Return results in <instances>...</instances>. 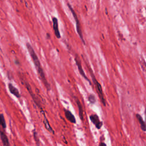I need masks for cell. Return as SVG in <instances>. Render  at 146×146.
Returning a JSON list of instances; mask_svg holds the SVG:
<instances>
[{"instance_id":"cell-19","label":"cell","mask_w":146,"mask_h":146,"mask_svg":"<svg viewBox=\"0 0 146 146\" xmlns=\"http://www.w3.org/2000/svg\"><path fill=\"white\" fill-rule=\"evenodd\" d=\"M46 35H47V38H48V39H49V38H50V34H49V33H47V34H46Z\"/></svg>"},{"instance_id":"cell-6","label":"cell","mask_w":146,"mask_h":146,"mask_svg":"<svg viewBox=\"0 0 146 146\" xmlns=\"http://www.w3.org/2000/svg\"><path fill=\"white\" fill-rule=\"evenodd\" d=\"M91 121L95 125L98 129H100L103 126V122L100 120L99 116L96 114H92L89 116Z\"/></svg>"},{"instance_id":"cell-4","label":"cell","mask_w":146,"mask_h":146,"mask_svg":"<svg viewBox=\"0 0 146 146\" xmlns=\"http://www.w3.org/2000/svg\"><path fill=\"white\" fill-rule=\"evenodd\" d=\"M22 83H23V84L25 85V86L26 87L27 90L29 91V92L30 93V95H31L32 99H33L34 102H35V103L36 104V106H37L39 108H40L41 109L42 111H43V110H42V107H41L40 104V103H39V101L38 100L37 98L35 96V95L33 92V90H32V89H31V87L30 85L29 84V83H27V82H25V80H24V81H23V80H22Z\"/></svg>"},{"instance_id":"cell-7","label":"cell","mask_w":146,"mask_h":146,"mask_svg":"<svg viewBox=\"0 0 146 146\" xmlns=\"http://www.w3.org/2000/svg\"><path fill=\"white\" fill-rule=\"evenodd\" d=\"M52 27H53L55 35L58 39H60L61 38V35H60V31L59 30L58 19L56 17H53L52 18Z\"/></svg>"},{"instance_id":"cell-3","label":"cell","mask_w":146,"mask_h":146,"mask_svg":"<svg viewBox=\"0 0 146 146\" xmlns=\"http://www.w3.org/2000/svg\"><path fill=\"white\" fill-rule=\"evenodd\" d=\"M67 6H68V9H70L71 13H72V15H73V17L75 21V23H76V32L80 38V39H81L82 42H83V43L84 44H86L85 43V41H84V39L83 38V34H82V28H81V26H80V21L78 19V17L77 16V14L76 13H75V10L73 9V8L72 7V6L69 4V3H67Z\"/></svg>"},{"instance_id":"cell-2","label":"cell","mask_w":146,"mask_h":146,"mask_svg":"<svg viewBox=\"0 0 146 146\" xmlns=\"http://www.w3.org/2000/svg\"><path fill=\"white\" fill-rule=\"evenodd\" d=\"M87 67H88V70L90 73V75L91 76V78H92V82L94 83V84H95V88L96 89V91H97V93L98 94V96H99V99H100V101L102 103V104H103L104 106H106V100H105V98L104 97V94H103V90H102V86L101 84H100V83L97 80V79H96L95 78V75L93 73V71L92 70V69L91 68V67L90 66H88L87 65Z\"/></svg>"},{"instance_id":"cell-12","label":"cell","mask_w":146,"mask_h":146,"mask_svg":"<svg viewBox=\"0 0 146 146\" xmlns=\"http://www.w3.org/2000/svg\"><path fill=\"white\" fill-rule=\"evenodd\" d=\"M136 119H137V120L139 121V122L140 123V128H141V130L144 132H145L146 131V123L143 120L141 116L139 113H136Z\"/></svg>"},{"instance_id":"cell-15","label":"cell","mask_w":146,"mask_h":146,"mask_svg":"<svg viewBox=\"0 0 146 146\" xmlns=\"http://www.w3.org/2000/svg\"><path fill=\"white\" fill-rule=\"evenodd\" d=\"M88 100L91 104H95L96 102V97L94 94H90L88 96Z\"/></svg>"},{"instance_id":"cell-20","label":"cell","mask_w":146,"mask_h":146,"mask_svg":"<svg viewBox=\"0 0 146 146\" xmlns=\"http://www.w3.org/2000/svg\"><path fill=\"white\" fill-rule=\"evenodd\" d=\"M145 117H146V107H145Z\"/></svg>"},{"instance_id":"cell-13","label":"cell","mask_w":146,"mask_h":146,"mask_svg":"<svg viewBox=\"0 0 146 146\" xmlns=\"http://www.w3.org/2000/svg\"><path fill=\"white\" fill-rule=\"evenodd\" d=\"M43 116H44V119H43V123L44 124V126H45V128H46L47 130H48L51 133H54V130L52 129V128L51 127L50 124H49V122L47 119V117H46L45 115L43 113Z\"/></svg>"},{"instance_id":"cell-16","label":"cell","mask_w":146,"mask_h":146,"mask_svg":"<svg viewBox=\"0 0 146 146\" xmlns=\"http://www.w3.org/2000/svg\"><path fill=\"white\" fill-rule=\"evenodd\" d=\"M33 135H34V140L35 141V143L36 145H40V142H39V139L38 137V134H37V132H36L35 129H34L33 130Z\"/></svg>"},{"instance_id":"cell-17","label":"cell","mask_w":146,"mask_h":146,"mask_svg":"<svg viewBox=\"0 0 146 146\" xmlns=\"http://www.w3.org/2000/svg\"><path fill=\"white\" fill-rule=\"evenodd\" d=\"M99 145L100 146H101V145H104V146H106V143H103V142H102V143H100Z\"/></svg>"},{"instance_id":"cell-1","label":"cell","mask_w":146,"mask_h":146,"mask_svg":"<svg viewBox=\"0 0 146 146\" xmlns=\"http://www.w3.org/2000/svg\"><path fill=\"white\" fill-rule=\"evenodd\" d=\"M26 48L30 55V56L33 60V62L34 63V64L35 67V69L37 71V73L39 76V78L40 79V80L42 81V83L43 84V85L44 86V87H46V90L47 91H50L51 90V87H50V85L49 84V83L48 82L46 78V76H45V74H44V71H43V69L41 66V64H40V60L36 54V52H35L33 46L31 45V44L30 43H26Z\"/></svg>"},{"instance_id":"cell-10","label":"cell","mask_w":146,"mask_h":146,"mask_svg":"<svg viewBox=\"0 0 146 146\" xmlns=\"http://www.w3.org/2000/svg\"><path fill=\"white\" fill-rule=\"evenodd\" d=\"M8 88L10 92L14 96H15L17 98L19 99L21 98V95L20 94L18 90L16 87H15L11 83H9L8 84Z\"/></svg>"},{"instance_id":"cell-18","label":"cell","mask_w":146,"mask_h":146,"mask_svg":"<svg viewBox=\"0 0 146 146\" xmlns=\"http://www.w3.org/2000/svg\"><path fill=\"white\" fill-rule=\"evenodd\" d=\"M15 64H18H18H19V63H19V62L18 60H15Z\"/></svg>"},{"instance_id":"cell-11","label":"cell","mask_w":146,"mask_h":146,"mask_svg":"<svg viewBox=\"0 0 146 146\" xmlns=\"http://www.w3.org/2000/svg\"><path fill=\"white\" fill-rule=\"evenodd\" d=\"M75 102H76V104L77 107H78V112H79V116L80 117V120L83 121L84 116H83V110L82 105L80 100L77 98H75Z\"/></svg>"},{"instance_id":"cell-14","label":"cell","mask_w":146,"mask_h":146,"mask_svg":"<svg viewBox=\"0 0 146 146\" xmlns=\"http://www.w3.org/2000/svg\"><path fill=\"white\" fill-rule=\"evenodd\" d=\"M0 126L4 129H5L7 127L4 115L1 113H0Z\"/></svg>"},{"instance_id":"cell-5","label":"cell","mask_w":146,"mask_h":146,"mask_svg":"<svg viewBox=\"0 0 146 146\" xmlns=\"http://www.w3.org/2000/svg\"><path fill=\"white\" fill-rule=\"evenodd\" d=\"M75 61L76 64V66H77V67H78V71H79L80 74L86 80H87V81L89 82V83H90V84H91V81L90 80V79L87 78V76L86 75V74H85V72H84V70H83V68H82L81 61H80V60L79 59V57H78L77 55H76L75 57Z\"/></svg>"},{"instance_id":"cell-8","label":"cell","mask_w":146,"mask_h":146,"mask_svg":"<svg viewBox=\"0 0 146 146\" xmlns=\"http://www.w3.org/2000/svg\"><path fill=\"white\" fill-rule=\"evenodd\" d=\"M5 129L2 128L0 126V138L2 141V144L5 146H9L10 145V144L9 143V140L8 139V137L7 135L6 134V132L4 130Z\"/></svg>"},{"instance_id":"cell-9","label":"cell","mask_w":146,"mask_h":146,"mask_svg":"<svg viewBox=\"0 0 146 146\" xmlns=\"http://www.w3.org/2000/svg\"><path fill=\"white\" fill-rule=\"evenodd\" d=\"M64 115L66 119L68 120L70 123L72 124H75L76 121L74 115L72 113V112L70 110H66V108H64Z\"/></svg>"}]
</instances>
